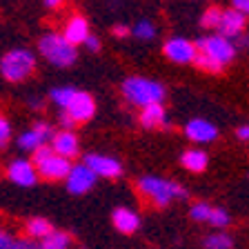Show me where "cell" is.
Returning a JSON list of instances; mask_svg holds the SVG:
<instances>
[{
    "label": "cell",
    "instance_id": "6da1fadb",
    "mask_svg": "<svg viewBox=\"0 0 249 249\" xmlns=\"http://www.w3.org/2000/svg\"><path fill=\"white\" fill-rule=\"evenodd\" d=\"M34 71H36V56L25 47L9 49L0 58V76L9 83H25Z\"/></svg>",
    "mask_w": 249,
    "mask_h": 249
},
{
    "label": "cell",
    "instance_id": "7a4b0ae2",
    "mask_svg": "<svg viewBox=\"0 0 249 249\" xmlns=\"http://www.w3.org/2000/svg\"><path fill=\"white\" fill-rule=\"evenodd\" d=\"M123 93L131 105H136L140 109L149 107V105H160L165 100V87L160 83L140 76L127 78L123 83Z\"/></svg>",
    "mask_w": 249,
    "mask_h": 249
},
{
    "label": "cell",
    "instance_id": "3957f363",
    "mask_svg": "<svg viewBox=\"0 0 249 249\" xmlns=\"http://www.w3.org/2000/svg\"><path fill=\"white\" fill-rule=\"evenodd\" d=\"M138 192L145 198H149L156 207H167L169 202L187 196L185 187H180L174 180L158 178V176H142L138 180Z\"/></svg>",
    "mask_w": 249,
    "mask_h": 249
},
{
    "label": "cell",
    "instance_id": "277c9868",
    "mask_svg": "<svg viewBox=\"0 0 249 249\" xmlns=\"http://www.w3.org/2000/svg\"><path fill=\"white\" fill-rule=\"evenodd\" d=\"M38 52L47 62H52L56 67H71L78 58L76 47L69 45L62 34L49 31L45 36L38 38Z\"/></svg>",
    "mask_w": 249,
    "mask_h": 249
},
{
    "label": "cell",
    "instance_id": "5b68a950",
    "mask_svg": "<svg viewBox=\"0 0 249 249\" xmlns=\"http://www.w3.org/2000/svg\"><path fill=\"white\" fill-rule=\"evenodd\" d=\"M194 45H196L198 52L205 53L207 58H212L213 62H218L220 67L227 65V62H231L233 56H236V45H233L231 40H227V38H223V36L200 38V40L194 42Z\"/></svg>",
    "mask_w": 249,
    "mask_h": 249
},
{
    "label": "cell",
    "instance_id": "8992f818",
    "mask_svg": "<svg viewBox=\"0 0 249 249\" xmlns=\"http://www.w3.org/2000/svg\"><path fill=\"white\" fill-rule=\"evenodd\" d=\"M62 114L67 116V118L71 120L73 124L91 120L93 114H96V103H93L91 93H87V91H76V93H73V98L69 100L67 109H65Z\"/></svg>",
    "mask_w": 249,
    "mask_h": 249
},
{
    "label": "cell",
    "instance_id": "52a82bcc",
    "mask_svg": "<svg viewBox=\"0 0 249 249\" xmlns=\"http://www.w3.org/2000/svg\"><path fill=\"white\" fill-rule=\"evenodd\" d=\"M53 134H56V131H53V127L49 123L36 120V123L31 124V129L22 131V134L18 136V147L25 151H36L38 147L47 145V140H52Z\"/></svg>",
    "mask_w": 249,
    "mask_h": 249
},
{
    "label": "cell",
    "instance_id": "ba28073f",
    "mask_svg": "<svg viewBox=\"0 0 249 249\" xmlns=\"http://www.w3.org/2000/svg\"><path fill=\"white\" fill-rule=\"evenodd\" d=\"M65 182H67L69 194H73V196H83V194H87L89 189L96 185V174H93L85 162L83 165H71L69 176L65 178Z\"/></svg>",
    "mask_w": 249,
    "mask_h": 249
},
{
    "label": "cell",
    "instance_id": "9c48e42d",
    "mask_svg": "<svg viewBox=\"0 0 249 249\" xmlns=\"http://www.w3.org/2000/svg\"><path fill=\"white\" fill-rule=\"evenodd\" d=\"M69 169H71V160L67 158H60V156L52 154L49 158L36 165V174L42 178V180H49V182H58V180H65L69 176Z\"/></svg>",
    "mask_w": 249,
    "mask_h": 249
},
{
    "label": "cell",
    "instance_id": "30bf717a",
    "mask_svg": "<svg viewBox=\"0 0 249 249\" xmlns=\"http://www.w3.org/2000/svg\"><path fill=\"white\" fill-rule=\"evenodd\" d=\"M162 52H165V56L169 58L171 62L187 65V62H194L198 49H196V45H194L192 40H187V38H171V40L165 42Z\"/></svg>",
    "mask_w": 249,
    "mask_h": 249
},
{
    "label": "cell",
    "instance_id": "8fae6325",
    "mask_svg": "<svg viewBox=\"0 0 249 249\" xmlns=\"http://www.w3.org/2000/svg\"><path fill=\"white\" fill-rule=\"evenodd\" d=\"M85 165L96 174V178H118L123 174V165H120L118 158H111V156H103V154H89L85 158Z\"/></svg>",
    "mask_w": 249,
    "mask_h": 249
},
{
    "label": "cell",
    "instance_id": "7c38bea8",
    "mask_svg": "<svg viewBox=\"0 0 249 249\" xmlns=\"http://www.w3.org/2000/svg\"><path fill=\"white\" fill-rule=\"evenodd\" d=\"M7 178L18 187H31V185H36L38 182L36 167L31 165V160H27V158L11 160L9 167H7Z\"/></svg>",
    "mask_w": 249,
    "mask_h": 249
},
{
    "label": "cell",
    "instance_id": "4fadbf2b",
    "mask_svg": "<svg viewBox=\"0 0 249 249\" xmlns=\"http://www.w3.org/2000/svg\"><path fill=\"white\" fill-rule=\"evenodd\" d=\"M245 27H247V16L238 9H227L220 14V22H218V31L220 36L231 40V38L243 36Z\"/></svg>",
    "mask_w": 249,
    "mask_h": 249
},
{
    "label": "cell",
    "instance_id": "5bb4252c",
    "mask_svg": "<svg viewBox=\"0 0 249 249\" xmlns=\"http://www.w3.org/2000/svg\"><path fill=\"white\" fill-rule=\"evenodd\" d=\"M52 151L56 156H60V158H73V156H78V151H80V142H78V136L73 134V131L69 129H60L56 131V134L52 136Z\"/></svg>",
    "mask_w": 249,
    "mask_h": 249
},
{
    "label": "cell",
    "instance_id": "9a60e30c",
    "mask_svg": "<svg viewBox=\"0 0 249 249\" xmlns=\"http://www.w3.org/2000/svg\"><path fill=\"white\" fill-rule=\"evenodd\" d=\"M62 36H65V40L73 47L83 45V42L91 36V29H89L87 18H83V16H71V18L67 20V25H65Z\"/></svg>",
    "mask_w": 249,
    "mask_h": 249
},
{
    "label": "cell",
    "instance_id": "2e32d148",
    "mask_svg": "<svg viewBox=\"0 0 249 249\" xmlns=\"http://www.w3.org/2000/svg\"><path fill=\"white\" fill-rule=\"evenodd\" d=\"M185 134L196 142H212L218 138V129L213 127L209 120L205 118H194L185 124Z\"/></svg>",
    "mask_w": 249,
    "mask_h": 249
},
{
    "label": "cell",
    "instance_id": "e0dca14e",
    "mask_svg": "<svg viewBox=\"0 0 249 249\" xmlns=\"http://www.w3.org/2000/svg\"><path fill=\"white\" fill-rule=\"evenodd\" d=\"M111 223L120 233H134L140 227V216L131 207H118L111 213Z\"/></svg>",
    "mask_w": 249,
    "mask_h": 249
},
{
    "label": "cell",
    "instance_id": "ac0fdd59",
    "mask_svg": "<svg viewBox=\"0 0 249 249\" xmlns=\"http://www.w3.org/2000/svg\"><path fill=\"white\" fill-rule=\"evenodd\" d=\"M52 231H53V225L49 223L47 218H42V216L29 218V220L25 223V233H27V238L34 240V243H40V240H45Z\"/></svg>",
    "mask_w": 249,
    "mask_h": 249
},
{
    "label": "cell",
    "instance_id": "d6986e66",
    "mask_svg": "<svg viewBox=\"0 0 249 249\" xmlns=\"http://www.w3.org/2000/svg\"><path fill=\"white\" fill-rule=\"evenodd\" d=\"M140 124L147 129H156V127H165L167 124V114L162 105H149V107L140 109Z\"/></svg>",
    "mask_w": 249,
    "mask_h": 249
},
{
    "label": "cell",
    "instance_id": "ffe728a7",
    "mask_svg": "<svg viewBox=\"0 0 249 249\" xmlns=\"http://www.w3.org/2000/svg\"><path fill=\"white\" fill-rule=\"evenodd\" d=\"M180 162H182V167H185V169L196 171V174H198V171H205V169H207L209 156L205 154L202 149H187L185 154H182Z\"/></svg>",
    "mask_w": 249,
    "mask_h": 249
},
{
    "label": "cell",
    "instance_id": "44dd1931",
    "mask_svg": "<svg viewBox=\"0 0 249 249\" xmlns=\"http://www.w3.org/2000/svg\"><path fill=\"white\" fill-rule=\"evenodd\" d=\"M42 249H69L71 247V236L67 231H60V229H53L45 240H40Z\"/></svg>",
    "mask_w": 249,
    "mask_h": 249
},
{
    "label": "cell",
    "instance_id": "7402d4cb",
    "mask_svg": "<svg viewBox=\"0 0 249 249\" xmlns=\"http://www.w3.org/2000/svg\"><path fill=\"white\" fill-rule=\"evenodd\" d=\"M73 93H76V89L73 87H53L52 93H49V98H52L53 105H58L60 111H65L67 105H69V100L73 98Z\"/></svg>",
    "mask_w": 249,
    "mask_h": 249
},
{
    "label": "cell",
    "instance_id": "603a6c76",
    "mask_svg": "<svg viewBox=\"0 0 249 249\" xmlns=\"http://www.w3.org/2000/svg\"><path fill=\"white\" fill-rule=\"evenodd\" d=\"M231 247H233V238L225 231L209 233L205 238V249H231Z\"/></svg>",
    "mask_w": 249,
    "mask_h": 249
},
{
    "label": "cell",
    "instance_id": "cb8c5ba5",
    "mask_svg": "<svg viewBox=\"0 0 249 249\" xmlns=\"http://www.w3.org/2000/svg\"><path fill=\"white\" fill-rule=\"evenodd\" d=\"M212 205H207V202H194L192 209H189V216L196 220V223H207L209 216H212Z\"/></svg>",
    "mask_w": 249,
    "mask_h": 249
},
{
    "label": "cell",
    "instance_id": "d4e9b609",
    "mask_svg": "<svg viewBox=\"0 0 249 249\" xmlns=\"http://www.w3.org/2000/svg\"><path fill=\"white\" fill-rule=\"evenodd\" d=\"M131 34H134L136 38H140V40H149V38L156 36V27H154V22H149V20H138Z\"/></svg>",
    "mask_w": 249,
    "mask_h": 249
},
{
    "label": "cell",
    "instance_id": "484cf974",
    "mask_svg": "<svg viewBox=\"0 0 249 249\" xmlns=\"http://www.w3.org/2000/svg\"><path fill=\"white\" fill-rule=\"evenodd\" d=\"M207 223H212L216 229H225V227H229V223H231V216H229L225 209L213 207L212 209V216H209Z\"/></svg>",
    "mask_w": 249,
    "mask_h": 249
},
{
    "label": "cell",
    "instance_id": "4316f807",
    "mask_svg": "<svg viewBox=\"0 0 249 249\" xmlns=\"http://www.w3.org/2000/svg\"><path fill=\"white\" fill-rule=\"evenodd\" d=\"M194 62H196V67H198V69H202V71H209V73H218V71H223V67H220L218 62H213L212 58H207L205 53H200V52L196 53Z\"/></svg>",
    "mask_w": 249,
    "mask_h": 249
},
{
    "label": "cell",
    "instance_id": "83f0119b",
    "mask_svg": "<svg viewBox=\"0 0 249 249\" xmlns=\"http://www.w3.org/2000/svg\"><path fill=\"white\" fill-rule=\"evenodd\" d=\"M220 14H223V11L218 9V7H209V9L205 11V16L200 18V25L205 27V29H218V22H220Z\"/></svg>",
    "mask_w": 249,
    "mask_h": 249
},
{
    "label": "cell",
    "instance_id": "f1b7e54d",
    "mask_svg": "<svg viewBox=\"0 0 249 249\" xmlns=\"http://www.w3.org/2000/svg\"><path fill=\"white\" fill-rule=\"evenodd\" d=\"M9 140H11V123L0 114V147H7Z\"/></svg>",
    "mask_w": 249,
    "mask_h": 249
},
{
    "label": "cell",
    "instance_id": "f546056e",
    "mask_svg": "<svg viewBox=\"0 0 249 249\" xmlns=\"http://www.w3.org/2000/svg\"><path fill=\"white\" fill-rule=\"evenodd\" d=\"M53 151H52V147L49 145H42V147H38L36 151H31V165L36 167V165H40L42 160H45V158H49V156H52Z\"/></svg>",
    "mask_w": 249,
    "mask_h": 249
},
{
    "label": "cell",
    "instance_id": "4dcf8cb0",
    "mask_svg": "<svg viewBox=\"0 0 249 249\" xmlns=\"http://www.w3.org/2000/svg\"><path fill=\"white\" fill-rule=\"evenodd\" d=\"M9 249H42V247H40V243H34L29 238H16Z\"/></svg>",
    "mask_w": 249,
    "mask_h": 249
},
{
    "label": "cell",
    "instance_id": "1f68e13d",
    "mask_svg": "<svg viewBox=\"0 0 249 249\" xmlns=\"http://www.w3.org/2000/svg\"><path fill=\"white\" fill-rule=\"evenodd\" d=\"M16 236L11 231H7L5 227H0V249H9L11 245H14Z\"/></svg>",
    "mask_w": 249,
    "mask_h": 249
},
{
    "label": "cell",
    "instance_id": "d6a6232c",
    "mask_svg": "<svg viewBox=\"0 0 249 249\" xmlns=\"http://www.w3.org/2000/svg\"><path fill=\"white\" fill-rule=\"evenodd\" d=\"M85 45L89 47V52H98V49H100V40L96 36H89L87 40H85Z\"/></svg>",
    "mask_w": 249,
    "mask_h": 249
},
{
    "label": "cell",
    "instance_id": "836d02e7",
    "mask_svg": "<svg viewBox=\"0 0 249 249\" xmlns=\"http://www.w3.org/2000/svg\"><path fill=\"white\" fill-rule=\"evenodd\" d=\"M111 31H114V34H116V36H118V38L129 36V27H127V25H116Z\"/></svg>",
    "mask_w": 249,
    "mask_h": 249
},
{
    "label": "cell",
    "instance_id": "e575fe53",
    "mask_svg": "<svg viewBox=\"0 0 249 249\" xmlns=\"http://www.w3.org/2000/svg\"><path fill=\"white\" fill-rule=\"evenodd\" d=\"M233 9H238V11H247L249 9V0H233Z\"/></svg>",
    "mask_w": 249,
    "mask_h": 249
},
{
    "label": "cell",
    "instance_id": "d590c367",
    "mask_svg": "<svg viewBox=\"0 0 249 249\" xmlns=\"http://www.w3.org/2000/svg\"><path fill=\"white\" fill-rule=\"evenodd\" d=\"M236 136H238L240 140H249V124H243V127H238Z\"/></svg>",
    "mask_w": 249,
    "mask_h": 249
},
{
    "label": "cell",
    "instance_id": "8d00e7d4",
    "mask_svg": "<svg viewBox=\"0 0 249 249\" xmlns=\"http://www.w3.org/2000/svg\"><path fill=\"white\" fill-rule=\"evenodd\" d=\"M29 107H31V109L42 107V100H40V98H29Z\"/></svg>",
    "mask_w": 249,
    "mask_h": 249
},
{
    "label": "cell",
    "instance_id": "74e56055",
    "mask_svg": "<svg viewBox=\"0 0 249 249\" xmlns=\"http://www.w3.org/2000/svg\"><path fill=\"white\" fill-rule=\"evenodd\" d=\"M45 5L53 9V7H60V5H62V0H45Z\"/></svg>",
    "mask_w": 249,
    "mask_h": 249
},
{
    "label": "cell",
    "instance_id": "f35d334b",
    "mask_svg": "<svg viewBox=\"0 0 249 249\" xmlns=\"http://www.w3.org/2000/svg\"><path fill=\"white\" fill-rule=\"evenodd\" d=\"M238 38H240V45H243V47L249 45V36H245V34H243V36H238Z\"/></svg>",
    "mask_w": 249,
    "mask_h": 249
},
{
    "label": "cell",
    "instance_id": "ab89813d",
    "mask_svg": "<svg viewBox=\"0 0 249 249\" xmlns=\"http://www.w3.org/2000/svg\"><path fill=\"white\" fill-rule=\"evenodd\" d=\"M245 16H249V9H247V11H245Z\"/></svg>",
    "mask_w": 249,
    "mask_h": 249
}]
</instances>
